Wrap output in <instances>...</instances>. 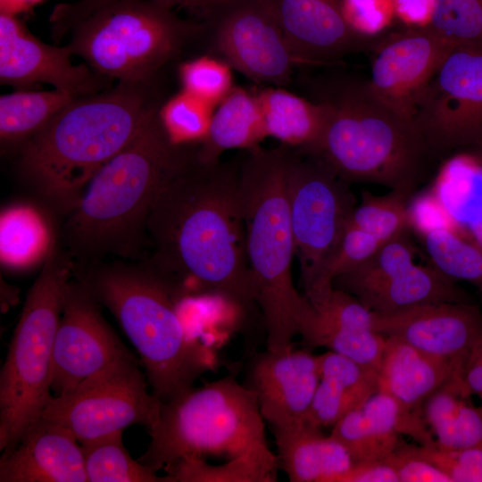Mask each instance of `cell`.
Returning a JSON list of instances; mask_svg holds the SVG:
<instances>
[{
  "label": "cell",
  "mask_w": 482,
  "mask_h": 482,
  "mask_svg": "<svg viewBox=\"0 0 482 482\" xmlns=\"http://www.w3.org/2000/svg\"><path fill=\"white\" fill-rule=\"evenodd\" d=\"M170 8H182L204 18L214 19L220 12L240 0H155Z\"/></svg>",
  "instance_id": "cell-49"
},
{
  "label": "cell",
  "mask_w": 482,
  "mask_h": 482,
  "mask_svg": "<svg viewBox=\"0 0 482 482\" xmlns=\"http://www.w3.org/2000/svg\"><path fill=\"white\" fill-rule=\"evenodd\" d=\"M411 197L399 190H391L383 195L364 192L347 224L386 243L411 229L409 204Z\"/></svg>",
  "instance_id": "cell-35"
},
{
  "label": "cell",
  "mask_w": 482,
  "mask_h": 482,
  "mask_svg": "<svg viewBox=\"0 0 482 482\" xmlns=\"http://www.w3.org/2000/svg\"><path fill=\"white\" fill-rule=\"evenodd\" d=\"M246 152L240 162V187L253 301L263 317L267 349L285 352L292 348L309 304L292 277L295 253L287 176L293 149L259 145Z\"/></svg>",
  "instance_id": "cell-4"
},
{
  "label": "cell",
  "mask_w": 482,
  "mask_h": 482,
  "mask_svg": "<svg viewBox=\"0 0 482 482\" xmlns=\"http://www.w3.org/2000/svg\"><path fill=\"white\" fill-rule=\"evenodd\" d=\"M256 96L267 137L293 149L312 152L316 148L328 118L323 102H312L274 86L260 90Z\"/></svg>",
  "instance_id": "cell-24"
},
{
  "label": "cell",
  "mask_w": 482,
  "mask_h": 482,
  "mask_svg": "<svg viewBox=\"0 0 482 482\" xmlns=\"http://www.w3.org/2000/svg\"><path fill=\"white\" fill-rule=\"evenodd\" d=\"M266 1L298 64L334 62L375 42L352 29L341 0Z\"/></svg>",
  "instance_id": "cell-18"
},
{
  "label": "cell",
  "mask_w": 482,
  "mask_h": 482,
  "mask_svg": "<svg viewBox=\"0 0 482 482\" xmlns=\"http://www.w3.org/2000/svg\"><path fill=\"white\" fill-rule=\"evenodd\" d=\"M344 15L353 30L372 37L391 21L392 0H341Z\"/></svg>",
  "instance_id": "cell-44"
},
{
  "label": "cell",
  "mask_w": 482,
  "mask_h": 482,
  "mask_svg": "<svg viewBox=\"0 0 482 482\" xmlns=\"http://www.w3.org/2000/svg\"><path fill=\"white\" fill-rule=\"evenodd\" d=\"M240 162H204L196 151L166 183L152 207L144 264L184 295H215L248 307L254 301Z\"/></svg>",
  "instance_id": "cell-1"
},
{
  "label": "cell",
  "mask_w": 482,
  "mask_h": 482,
  "mask_svg": "<svg viewBox=\"0 0 482 482\" xmlns=\"http://www.w3.org/2000/svg\"><path fill=\"white\" fill-rule=\"evenodd\" d=\"M70 47L48 45L33 36L14 14L0 15V81L14 87L37 83L75 97L104 90L108 78L87 63L73 64Z\"/></svg>",
  "instance_id": "cell-16"
},
{
  "label": "cell",
  "mask_w": 482,
  "mask_h": 482,
  "mask_svg": "<svg viewBox=\"0 0 482 482\" xmlns=\"http://www.w3.org/2000/svg\"><path fill=\"white\" fill-rule=\"evenodd\" d=\"M272 431L278 466L292 482H342L353 464L342 444L307 420Z\"/></svg>",
  "instance_id": "cell-22"
},
{
  "label": "cell",
  "mask_w": 482,
  "mask_h": 482,
  "mask_svg": "<svg viewBox=\"0 0 482 482\" xmlns=\"http://www.w3.org/2000/svg\"><path fill=\"white\" fill-rule=\"evenodd\" d=\"M75 96L52 91H18L0 97L2 147L22 145Z\"/></svg>",
  "instance_id": "cell-31"
},
{
  "label": "cell",
  "mask_w": 482,
  "mask_h": 482,
  "mask_svg": "<svg viewBox=\"0 0 482 482\" xmlns=\"http://www.w3.org/2000/svg\"><path fill=\"white\" fill-rule=\"evenodd\" d=\"M266 137L256 94L234 87L213 111L208 133L197 145V157L215 162L226 151H247Z\"/></svg>",
  "instance_id": "cell-25"
},
{
  "label": "cell",
  "mask_w": 482,
  "mask_h": 482,
  "mask_svg": "<svg viewBox=\"0 0 482 482\" xmlns=\"http://www.w3.org/2000/svg\"><path fill=\"white\" fill-rule=\"evenodd\" d=\"M465 382L470 393L476 395L482 405V331L470 354Z\"/></svg>",
  "instance_id": "cell-50"
},
{
  "label": "cell",
  "mask_w": 482,
  "mask_h": 482,
  "mask_svg": "<svg viewBox=\"0 0 482 482\" xmlns=\"http://www.w3.org/2000/svg\"><path fill=\"white\" fill-rule=\"evenodd\" d=\"M386 460L394 468L399 482H452L443 470L414 453L410 444L402 439Z\"/></svg>",
  "instance_id": "cell-45"
},
{
  "label": "cell",
  "mask_w": 482,
  "mask_h": 482,
  "mask_svg": "<svg viewBox=\"0 0 482 482\" xmlns=\"http://www.w3.org/2000/svg\"><path fill=\"white\" fill-rule=\"evenodd\" d=\"M418 456L443 470L452 482H482V447L452 449L434 441L428 445H413Z\"/></svg>",
  "instance_id": "cell-43"
},
{
  "label": "cell",
  "mask_w": 482,
  "mask_h": 482,
  "mask_svg": "<svg viewBox=\"0 0 482 482\" xmlns=\"http://www.w3.org/2000/svg\"><path fill=\"white\" fill-rule=\"evenodd\" d=\"M298 335L308 349L325 347L377 372L386 345V337L375 331L353 329L321 320L314 314L311 303L299 322Z\"/></svg>",
  "instance_id": "cell-32"
},
{
  "label": "cell",
  "mask_w": 482,
  "mask_h": 482,
  "mask_svg": "<svg viewBox=\"0 0 482 482\" xmlns=\"http://www.w3.org/2000/svg\"><path fill=\"white\" fill-rule=\"evenodd\" d=\"M361 408L367 419L384 432L408 436L420 445L435 441L421 413L408 409L385 392H376Z\"/></svg>",
  "instance_id": "cell-41"
},
{
  "label": "cell",
  "mask_w": 482,
  "mask_h": 482,
  "mask_svg": "<svg viewBox=\"0 0 482 482\" xmlns=\"http://www.w3.org/2000/svg\"><path fill=\"white\" fill-rule=\"evenodd\" d=\"M453 46L428 25L390 33L370 48L367 84L383 104L413 121L421 94Z\"/></svg>",
  "instance_id": "cell-15"
},
{
  "label": "cell",
  "mask_w": 482,
  "mask_h": 482,
  "mask_svg": "<svg viewBox=\"0 0 482 482\" xmlns=\"http://www.w3.org/2000/svg\"><path fill=\"white\" fill-rule=\"evenodd\" d=\"M200 28L155 0H114L77 24L68 46L102 76L151 83Z\"/></svg>",
  "instance_id": "cell-9"
},
{
  "label": "cell",
  "mask_w": 482,
  "mask_h": 482,
  "mask_svg": "<svg viewBox=\"0 0 482 482\" xmlns=\"http://www.w3.org/2000/svg\"><path fill=\"white\" fill-rule=\"evenodd\" d=\"M384 243L347 224L336 248L312 288L304 294L311 303L321 301L333 289V280L367 261Z\"/></svg>",
  "instance_id": "cell-38"
},
{
  "label": "cell",
  "mask_w": 482,
  "mask_h": 482,
  "mask_svg": "<svg viewBox=\"0 0 482 482\" xmlns=\"http://www.w3.org/2000/svg\"><path fill=\"white\" fill-rule=\"evenodd\" d=\"M478 246L482 249V220L470 224L465 228Z\"/></svg>",
  "instance_id": "cell-52"
},
{
  "label": "cell",
  "mask_w": 482,
  "mask_h": 482,
  "mask_svg": "<svg viewBox=\"0 0 482 482\" xmlns=\"http://www.w3.org/2000/svg\"><path fill=\"white\" fill-rule=\"evenodd\" d=\"M213 107L181 91L159 110V118L170 140L177 145L200 144L206 137Z\"/></svg>",
  "instance_id": "cell-39"
},
{
  "label": "cell",
  "mask_w": 482,
  "mask_h": 482,
  "mask_svg": "<svg viewBox=\"0 0 482 482\" xmlns=\"http://www.w3.org/2000/svg\"><path fill=\"white\" fill-rule=\"evenodd\" d=\"M0 482H87L82 447L68 430L40 418L3 452Z\"/></svg>",
  "instance_id": "cell-20"
},
{
  "label": "cell",
  "mask_w": 482,
  "mask_h": 482,
  "mask_svg": "<svg viewBox=\"0 0 482 482\" xmlns=\"http://www.w3.org/2000/svg\"><path fill=\"white\" fill-rule=\"evenodd\" d=\"M413 121L434 158L482 148V46H454L421 94Z\"/></svg>",
  "instance_id": "cell-11"
},
{
  "label": "cell",
  "mask_w": 482,
  "mask_h": 482,
  "mask_svg": "<svg viewBox=\"0 0 482 482\" xmlns=\"http://www.w3.org/2000/svg\"><path fill=\"white\" fill-rule=\"evenodd\" d=\"M174 145L152 114L142 130L91 178L66 214L62 241L67 255L87 269L106 255L137 259L146 250V222L166 183L196 154Z\"/></svg>",
  "instance_id": "cell-2"
},
{
  "label": "cell",
  "mask_w": 482,
  "mask_h": 482,
  "mask_svg": "<svg viewBox=\"0 0 482 482\" xmlns=\"http://www.w3.org/2000/svg\"><path fill=\"white\" fill-rule=\"evenodd\" d=\"M430 191L463 228L482 220V158L460 153L445 159Z\"/></svg>",
  "instance_id": "cell-29"
},
{
  "label": "cell",
  "mask_w": 482,
  "mask_h": 482,
  "mask_svg": "<svg viewBox=\"0 0 482 482\" xmlns=\"http://www.w3.org/2000/svg\"><path fill=\"white\" fill-rule=\"evenodd\" d=\"M98 304L79 279H71L52 357L54 396L115 366L137 361L106 322Z\"/></svg>",
  "instance_id": "cell-13"
},
{
  "label": "cell",
  "mask_w": 482,
  "mask_h": 482,
  "mask_svg": "<svg viewBox=\"0 0 482 482\" xmlns=\"http://www.w3.org/2000/svg\"><path fill=\"white\" fill-rule=\"evenodd\" d=\"M451 382L466 383L465 370L399 338L386 337L378 370V391L392 395L408 409L422 414L426 400Z\"/></svg>",
  "instance_id": "cell-21"
},
{
  "label": "cell",
  "mask_w": 482,
  "mask_h": 482,
  "mask_svg": "<svg viewBox=\"0 0 482 482\" xmlns=\"http://www.w3.org/2000/svg\"><path fill=\"white\" fill-rule=\"evenodd\" d=\"M256 395L229 375L160 401L138 461L154 472L184 459L256 457L278 461L269 448Z\"/></svg>",
  "instance_id": "cell-7"
},
{
  "label": "cell",
  "mask_w": 482,
  "mask_h": 482,
  "mask_svg": "<svg viewBox=\"0 0 482 482\" xmlns=\"http://www.w3.org/2000/svg\"><path fill=\"white\" fill-rule=\"evenodd\" d=\"M455 283L431 264L414 263L359 301L378 315L430 303H471L470 295Z\"/></svg>",
  "instance_id": "cell-26"
},
{
  "label": "cell",
  "mask_w": 482,
  "mask_h": 482,
  "mask_svg": "<svg viewBox=\"0 0 482 482\" xmlns=\"http://www.w3.org/2000/svg\"><path fill=\"white\" fill-rule=\"evenodd\" d=\"M319 381V358L309 350L267 349L251 362L245 386L274 428L306 420Z\"/></svg>",
  "instance_id": "cell-19"
},
{
  "label": "cell",
  "mask_w": 482,
  "mask_h": 482,
  "mask_svg": "<svg viewBox=\"0 0 482 482\" xmlns=\"http://www.w3.org/2000/svg\"><path fill=\"white\" fill-rule=\"evenodd\" d=\"M342 482H399V478L385 459L353 463Z\"/></svg>",
  "instance_id": "cell-47"
},
{
  "label": "cell",
  "mask_w": 482,
  "mask_h": 482,
  "mask_svg": "<svg viewBox=\"0 0 482 482\" xmlns=\"http://www.w3.org/2000/svg\"><path fill=\"white\" fill-rule=\"evenodd\" d=\"M372 329L466 370L482 331V312L471 303H424L389 315L374 313Z\"/></svg>",
  "instance_id": "cell-17"
},
{
  "label": "cell",
  "mask_w": 482,
  "mask_h": 482,
  "mask_svg": "<svg viewBox=\"0 0 482 482\" xmlns=\"http://www.w3.org/2000/svg\"><path fill=\"white\" fill-rule=\"evenodd\" d=\"M114 0H78L54 6L49 18L52 37L59 42L80 21Z\"/></svg>",
  "instance_id": "cell-46"
},
{
  "label": "cell",
  "mask_w": 482,
  "mask_h": 482,
  "mask_svg": "<svg viewBox=\"0 0 482 482\" xmlns=\"http://www.w3.org/2000/svg\"><path fill=\"white\" fill-rule=\"evenodd\" d=\"M278 461L241 457L213 466L204 459H184L166 470L169 482H271Z\"/></svg>",
  "instance_id": "cell-36"
},
{
  "label": "cell",
  "mask_w": 482,
  "mask_h": 482,
  "mask_svg": "<svg viewBox=\"0 0 482 482\" xmlns=\"http://www.w3.org/2000/svg\"><path fill=\"white\" fill-rule=\"evenodd\" d=\"M319 100L328 118L310 153L347 183L380 185L412 196L436 160L415 123L383 104L367 80L337 81Z\"/></svg>",
  "instance_id": "cell-6"
},
{
  "label": "cell",
  "mask_w": 482,
  "mask_h": 482,
  "mask_svg": "<svg viewBox=\"0 0 482 482\" xmlns=\"http://www.w3.org/2000/svg\"><path fill=\"white\" fill-rule=\"evenodd\" d=\"M231 70L224 60L210 56L185 62L179 71L182 91L214 108L235 87Z\"/></svg>",
  "instance_id": "cell-42"
},
{
  "label": "cell",
  "mask_w": 482,
  "mask_h": 482,
  "mask_svg": "<svg viewBox=\"0 0 482 482\" xmlns=\"http://www.w3.org/2000/svg\"><path fill=\"white\" fill-rule=\"evenodd\" d=\"M74 272L66 253L52 247L29 288L0 372V450H12L37 421L51 394L54 339Z\"/></svg>",
  "instance_id": "cell-8"
},
{
  "label": "cell",
  "mask_w": 482,
  "mask_h": 482,
  "mask_svg": "<svg viewBox=\"0 0 482 482\" xmlns=\"http://www.w3.org/2000/svg\"><path fill=\"white\" fill-rule=\"evenodd\" d=\"M318 358L320 381L306 420L322 428L333 426L378 392V372L332 351Z\"/></svg>",
  "instance_id": "cell-23"
},
{
  "label": "cell",
  "mask_w": 482,
  "mask_h": 482,
  "mask_svg": "<svg viewBox=\"0 0 482 482\" xmlns=\"http://www.w3.org/2000/svg\"><path fill=\"white\" fill-rule=\"evenodd\" d=\"M472 154H477V155H478L479 157L482 158V148H480L479 150H478V151H476V152H474Z\"/></svg>",
  "instance_id": "cell-53"
},
{
  "label": "cell",
  "mask_w": 482,
  "mask_h": 482,
  "mask_svg": "<svg viewBox=\"0 0 482 482\" xmlns=\"http://www.w3.org/2000/svg\"><path fill=\"white\" fill-rule=\"evenodd\" d=\"M415 249L405 233L384 243L367 261L333 280L334 288L358 300L414 264Z\"/></svg>",
  "instance_id": "cell-33"
},
{
  "label": "cell",
  "mask_w": 482,
  "mask_h": 482,
  "mask_svg": "<svg viewBox=\"0 0 482 482\" xmlns=\"http://www.w3.org/2000/svg\"><path fill=\"white\" fill-rule=\"evenodd\" d=\"M395 14L410 27L428 25L433 0H392Z\"/></svg>",
  "instance_id": "cell-48"
},
{
  "label": "cell",
  "mask_w": 482,
  "mask_h": 482,
  "mask_svg": "<svg viewBox=\"0 0 482 482\" xmlns=\"http://www.w3.org/2000/svg\"><path fill=\"white\" fill-rule=\"evenodd\" d=\"M55 245L53 229L34 205L17 204L0 216V259L4 267L29 270L44 262Z\"/></svg>",
  "instance_id": "cell-28"
},
{
  "label": "cell",
  "mask_w": 482,
  "mask_h": 482,
  "mask_svg": "<svg viewBox=\"0 0 482 482\" xmlns=\"http://www.w3.org/2000/svg\"><path fill=\"white\" fill-rule=\"evenodd\" d=\"M332 428L330 436L342 444L353 463L386 459L401 439L374 426L361 407L346 413Z\"/></svg>",
  "instance_id": "cell-37"
},
{
  "label": "cell",
  "mask_w": 482,
  "mask_h": 482,
  "mask_svg": "<svg viewBox=\"0 0 482 482\" xmlns=\"http://www.w3.org/2000/svg\"><path fill=\"white\" fill-rule=\"evenodd\" d=\"M41 0H1V12L15 14Z\"/></svg>",
  "instance_id": "cell-51"
},
{
  "label": "cell",
  "mask_w": 482,
  "mask_h": 482,
  "mask_svg": "<svg viewBox=\"0 0 482 482\" xmlns=\"http://www.w3.org/2000/svg\"><path fill=\"white\" fill-rule=\"evenodd\" d=\"M287 197L295 253L307 293L336 248L357 203L349 183L327 162L298 149H293Z\"/></svg>",
  "instance_id": "cell-10"
},
{
  "label": "cell",
  "mask_w": 482,
  "mask_h": 482,
  "mask_svg": "<svg viewBox=\"0 0 482 482\" xmlns=\"http://www.w3.org/2000/svg\"><path fill=\"white\" fill-rule=\"evenodd\" d=\"M79 280L112 312L139 353L160 401L193 387L212 367L207 349L187 335L178 313V300L184 295L144 263L97 264Z\"/></svg>",
  "instance_id": "cell-5"
},
{
  "label": "cell",
  "mask_w": 482,
  "mask_h": 482,
  "mask_svg": "<svg viewBox=\"0 0 482 482\" xmlns=\"http://www.w3.org/2000/svg\"><path fill=\"white\" fill-rule=\"evenodd\" d=\"M122 432L81 445L87 482H168L134 460L122 443Z\"/></svg>",
  "instance_id": "cell-34"
},
{
  "label": "cell",
  "mask_w": 482,
  "mask_h": 482,
  "mask_svg": "<svg viewBox=\"0 0 482 482\" xmlns=\"http://www.w3.org/2000/svg\"><path fill=\"white\" fill-rule=\"evenodd\" d=\"M214 20L215 47L232 69L259 83L289 84L298 63L266 0H240Z\"/></svg>",
  "instance_id": "cell-14"
},
{
  "label": "cell",
  "mask_w": 482,
  "mask_h": 482,
  "mask_svg": "<svg viewBox=\"0 0 482 482\" xmlns=\"http://www.w3.org/2000/svg\"><path fill=\"white\" fill-rule=\"evenodd\" d=\"M149 85L121 81L78 96L21 145V174L53 209L70 212L96 172L142 130L157 111Z\"/></svg>",
  "instance_id": "cell-3"
},
{
  "label": "cell",
  "mask_w": 482,
  "mask_h": 482,
  "mask_svg": "<svg viewBox=\"0 0 482 482\" xmlns=\"http://www.w3.org/2000/svg\"><path fill=\"white\" fill-rule=\"evenodd\" d=\"M462 383L451 382L424 403L422 416L437 445L452 449L482 447V405H475Z\"/></svg>",
  "instance_id": "cell-27"
},
{
  "label": "cell",
  "mask_w": 482,
  "mask_h": 482,
  "mask_svg": "<svg viewBox=\"0 0 482 482\" xmlns=\"http://www.w3.org/2000/svg\"><path fill=\"white\" fill-rule=\"evenodd\" d=\"M160 400L147 391L146 380L133 361L115 366L53 395L43 419L68 430L81 445L122 432L133 424L148 428Z\"/></svg>",
  "instance_id": "cell-12"
},
{
  "label": "cell",
  "mask_w": 482,
  "mask_h": 482,
  "mask_svg": "<svg viewBox=\"0 0 482 482\" xmlns=\"http://www.w3.org/2000/svg\"><path fill=\"white\" fill-rule=\"evenodd\" d=\"M417 234L432 266L454 281L472 284L482 295V249L465 228L455 222Z\"/></svg>",
  "instance_id": "cell-30"
},
{
  "label": "cell",
  "mask_w": 482,
  "mask_h": 482,
  "mask_svg": "<svg viewBox=\"0 0 482 482\" xmlns=\"http://www.w3.org/2000/svg\"><path fill=\"white\" fill-rule=\"evenodd\" d=\"M428 26L452 46H482V0H433Z\"/></svg>",
  "instance_id": "cell-40"
}]
</instances>
